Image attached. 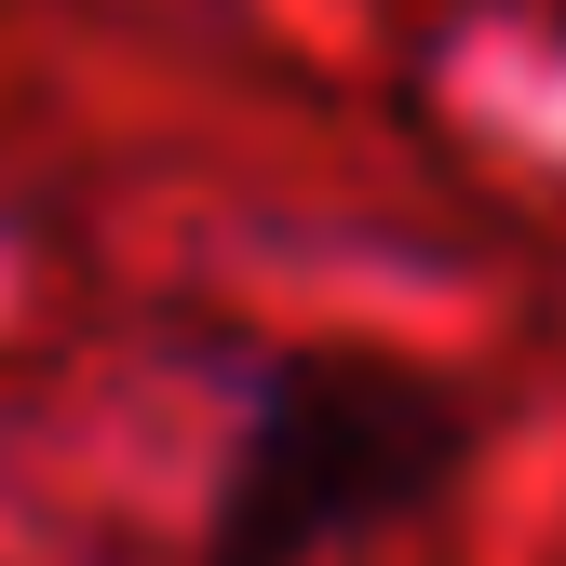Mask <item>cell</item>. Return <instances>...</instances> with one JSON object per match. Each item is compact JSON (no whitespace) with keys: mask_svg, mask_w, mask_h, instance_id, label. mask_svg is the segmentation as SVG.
<instances>
[{"mask_svg":"<svg viewBox=\"0 0 566 566\" xmlns=\"http://www.w3.org/2000/svg\"><path fill=\"white\" fill-rule=\"evenodd\" d=\"M472 459V405L391 337H297L243 378V418L202 472L189 566H350L418 526Z\"/></svg>","mask_w":566,"mask_h":566,"instance_id":"cell-1","label":"cell"}]
</instances>
